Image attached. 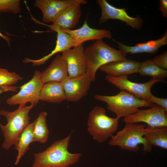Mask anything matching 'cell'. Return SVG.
I'll return each instance as SVG.
<instances>
[{
    "label": "cell",
    "instance_id": "19",
    "mask_svg": "<svg viewBox=\"0 0 167 167\" xmlns=\"http://www.w3.org/2000/svg\"><path fill=\"white\" fill-rule=\"evenodd\" d=\"M113 41L118 44L119 50L126 54L143 53L154 54L161 47L167 45V31L166 30L164 35L159 39L144 43H138L134 46L126 45L121 42Z\"/></svg>",
    "mask_w": 167,
    "mask_h": 167
},
{
    "label": "cell",
    "instance_id": "31",
    "mask_svg": "<svg viewBox=\"0 0 167 167\" xmlns=\"http://www.w3.org/2000/svg\"><path fill=\"white\" fill-rule=\"evenodd\" d=\"M0 37L2 38L3 39L5 40L8 43H9L10 41H11V39L10 38L7 36H5L3 34H2L0 32Z\"/></svg>",
    "mask_w": 167,
    "mask_h": 167
},
{
    "label": "cell",
    "instance_id": "30",
    "mask_svg": "<svg viewBox=\"0 0 167 167\" xmlns=\"http://www.w3.org/2000/svg\"><path fill=\"white\" fill-rule=\"evenodd\" d=\"M19 88L13 86H0V94L7 91L16 92Z\"/></svg>",
    "mask_w": 167,
    "mask_h": 167
},
{
    "label": "cell",
    "instance_id": "18",
    "mask_svg": "<svg viewBox=\"0 0 167 167\" xmlns=\"http://www.w3.org/2000/svg\"><path fill=\"white\" fill-rule=\"evenodd\" d=\"M56 32L57 34L56 45L54 49L50 53L38 59L33 60L26 58L23 62L25 63L31 62L33 66H40L45 64L47 60L55 54L79 46L72 37L69 34L60 31Z\"/></svg>",
    "mask_w": 167,
    "mask_h": 167
},
{
    "label": "cell",
    "instance_id": "22",
    "mask_svg": "<svg viewBox=\"0 0 167 167\" xmlns=\"http://www.w3.org/2000/svg\"><path fill=\"white\" fill-rule=\"evenodd\" d=\"M33 122L29 124L22 132L18 138L15 145L18 151L15 163L16 165L21 158L29 149L30 144L33 141Z\"/></svg>",
    "mask_w": 167,
    "mask_h": 167
},
{
    "label": "cell",
    "instance_id": "4",
    "mask_svg": "<svg viewBox=\"0 0 167 167\" xmlns=\"http://www.w3.org/2000/svg\"><path fill=\"white\" fill-rule=\"evenodd\" d=\"M94 98L105 103L107 109L115 114L116 117L119 119L136 113L140 107L151 108L155 105L123 90L113 96L96 95Z\"/></svg>",
    "mask_w": 167,
    "mask_h": 167
},
{
    "label": "cell",
    "instance_id": "6",
    "mask_svg": "<svg viewBox=\"0 0 167 167\" xmlns=\"http://www.w3.org/2000/svg\"><path fill=\"white\" fill-rule=\"evenodd\" d=\"M146 126L132 123H126L124 128L117 132L111 137L109 144L111 147L118 146L123 150L137 152L139 149V145L146 146L144 137Z\"/></svg>",
    "mask_w": 167,
    "mask_h": 167
},
{
    "label": "cell",
    "instance_id": "13",
    "mask_svg": "<svg viewBox=\"0 0 167 167\" xmlns=\"http://www.w3.org/2000/svg\"><path fill=\"white\" fill-rule=\"evenodd\" d=\"M76 3L66 8L58 16L51 25H48L36 20V22L50 28V31L71 30L77 25L81 15V5Z\"/></svg>",
    "mask_w": 167,
    "mask_h": 167
},
{
    "label": "cell",
    "instance_id": "17",
    "mask_svg": "<svg viewBox=\"0 0 167 167\" xmlns=\"http://www.w3.org/2000/svg\"><path fill=\"white\" fill-rule=\"evenodd\" d=\"M44 84L51 82H61L68 77L66 66L62 55H57L50 65L41 73Z\"/></svg>",
    "mask_w": 167,
    "mask_h": 167
},
{
    "label": "cell",
    "instance_id": "1",
    "mask_svg": "<svg viewBox=\"0 0 167 167\" xmlns=\"http://www.w3.org/2000/svg\"><path fill=\"white\" fill-rule=\"evenodd\" d=\"M71 137L70 134L55 141L44 151L34 154L31 167H68L76 163L82 154L68 151Z\"/></svg>",
    "mask_w": 167,
    "mask_h": 167
},
{
    "label": "cell",
    "instance_id": "14",
    "mask_svg": "<svg viewBox=\"0 0 167 167\" xmlns=\"http://www.w3.org/2000/svg\"><path fill=\"white\" fill-rule=\"evenodd\" d=\"M92 82L90 76L87 73L83 76L75 78L68 77L61 82L66 100L71 102L80 100L87 95Z\"/></svg>",
    "mask_w": 167,
    "mask_h": 167
},
{
    "label": "cell",
    "instance_id": "3",
    "mask_svg": "<svg viewBox=\"0 0 167 167\" xmlns=\"http://www.w3.org/2000/svg\"><path fill=\"white\" fill-rule=\"evenodd\" d=\"M34 107L31 104L29 106H19L17 109L12 112L4 110H0V115L4 116L7 123L2 125L0 122V128L4 136L2 147L8 150L15 144L18 138L25 128L30 124V111Z\"/></svg>",
    "mask_w": 167,
    "mask_h": 167
},
{
    "label": "cell",
    "instance_id": "11",
    "mask_svg": "<svg viewBox=\"0 0 167 167\" xmlns=\"http://www.w3.org/2000/svg\"><path fill=\"white\" fill-rule=\"evenodd\" d=\"M83 44L62 52L65 62L68 78L73 79L83 76L87 73V63Z\"/></svg>",
    "mask_w": 167,
    "mask_h": 167
},
{
    "label": "cell",
    "instance_id": "8",
    "mask_svg": "<svg viewBox=\"0 0 167 167\" xmlns=\"http://www.w3.org/2000/svg\"><path fill=\"white\" fill-rule=\"evenodd\" d=\"M128 78V76L117 77L107 75L105 79L121 90L125 91L140 99L147 101L152 94L151 92L152 86L158 82H161L152 78L146 82L139 83L132 82Z\"/></svg>",
    "mask_w": 167,
    "mask_h": 167
},
{
    "label": "cell",
    "instance_id": "26",
    "mask_svg": "<svg viewBox=\"0 0 167 167\" xmlns=\"http://www.w3.org/2000/svg\"><path fill=\"white\" fill-rule=\"evenodd\" d=\"M19 0H0V12H9L16 14L21 10Z\"/></svg>",
    "mask_w": 167,
    "mask_h": 167
},
{
    "label": "cell",
    "instance_id": "25",
    "mask_svg": "<svg viewBox=\"0 0 167 167\" xmlns=\"http://www.w3.org/2000/svg\"><path fill=\"white\" fill-rule=\"evenodd\" d=\"M22 79L15 72H10L6 69L0 68V86H13Z\"/></svg>",
    "mask_w": 167,
    "mask_h": 167
},
{
    "label": "cell",
    "instance_id": "9",
    "mask_svg": "<svg viewBox=\"0 0 167 167\" xmlns=\"http://www.w3.org/2000/svg\"><path fill=\"white\" fill-rule=\"evenodd\" d=\"M125 123L143 122L151 128L167 127V115L163 108L155 105L150 108L139 109L136 113L124 118Z\"/></svg>",
    "mask_w": 167,
    "mask_h": 167
},
{
    "label": "cell",
    "instance_id": "24",
    "mask_svg": "<svg viewBox=\"0 0 167 167\" xmlns=\"http://www.w3.org/2000/svg\"><path fill=\"white\" fill-rule=\"evenodd\" d=\"M139 73L141 75L148 76L152 79L163 82L167 76V71L156 64L152 60L148 59L140 62Z\"/></svg>",
    "mask_w": 167,
    "mask_h": 167
},
{
    "label": "cell",
    "instance_id": "7",
    "mask_svg": "<svg viewBox=\"0 0 167 167\" xmlns=\"http://www.w3.org/2000/svg\"><path fill=\"white\" fill-rule=\"evenodd\" d=\"M41 73L39 71L36 70L32 79L19 87V92L6 100V104L24 106L27 103L30 102L34 107L40 101V92L44 84Z\"/></svg>",
    "mask_w": 167,
    "mask_h": 167
},
{
    "label": "cell",
    "instance_id": "15",
    "mask_svg": "<svg viewBox=\"0 0 167 167\" xmlns=\"http://www.w3.org/2000/svg\"><path fill=\"white\" fill-rule=\"evenodd\" d=\"M58 31L63 32L70 35L78 46L88 41L101 40L104 38L111 39L112 38V34L110 31L105 29H98L91 28L88 24L87 20L84 21L81 27L78 29Z\"/></svg>",
    "mask_w": 167,
    "mask_h": 167
},
{
    "label": "cell",
    "instance_id": "20",
    "mask_svg": "<svg viewBox=\"0 0 167 167\" xmlns=\"http://www.w3.org/2000/svg\"><path fill=\"white\" fill-rule=\"evenodd\" d=\"M146 146L144 152H150L153 146L167 149V127L151 128L146 127L144 135Z\"/></svg>",
    "mask_w": 167,
    "mask_h": 167
},
{
    "label": "cell",
    "instance_id": "16",
    "mask_svg": "<svg viewBox=\"0 0 167 167\" xmlns=\"http://www.w3.org/2000/svg\"><path fill=\"white\" fill-rule=\"evenodd\" d=\"M140 64L138 61L126 58L108 63L99 68L111 76H127L128 75L138 73Z\"/></svg>",
    "mask_w": 167,
    "mask_h": 167
},
{
    "label": "cell",
    "instance_id": "5",
    "mask_svg": "<svg viewBox=\"0 0 167 167\" xmlns=\"http://www.w3.org/2000/svg\"><path fill=\"white\" fill-rule=\"evenodd\" d=\"M119 120L116 117L108 116L104 108L96 106L89 113L87 130L94 140L102 143L117 132Z\"/></svg>",
    "mask_w": 167,
    "mask_h": 167
},
{
    "label": "cell",
    "instance_id": "23",
    "mask_svg": "<svg viewBox=\"0 0 167 167\" xmlns=\"http://www.w3.org/2000/svg\"><path fill=\"white\" fill-rule=\"evenodd\" d=\"M47 115L45 111L40 112L37 118L33 122L34 142L45 143L48 139L49 132L46 122Z\"/></svg>",
    "mask_w": 167,
    "mask_h": 167
},
{
    "label": "cell",
    "instance_id": "28",
    "mask_svg": "<svg viewBox=\"0 0 167 167\" xmlns=\"http://www.w3.org/2000/svg\"><path fill=\"white\" fill-rule=\"evenodd\" d=\"M148 101L163 108L167 112V99L156 97L152 94L150 96Z\"/></svg>",
    "mask_w": 167,
    "mask_h": 167
},
{
    "label": "cell",
    "instance_id": "21",
    "mask_svg": "<svg viewBox=\"0 0 167 167\" xmlns=\"http://www.w3.org/2000/svg\"><path fill=\"white\" fill-rule=\"evenodd\" d=\"M39 100L58 103L66 100V95L61 83L51 82L44 84L40 92Z\"/></svg>",
    "mask_w": 167,
    "mask_h": 167
},
{
    "label": "cell",
    "instance_id": "2",
    "mask_svg": "<svg viewBox=\"0 0 167 167\" xmlns=\"http://www.w3.org/2000/svg\"><path fill=\"white\" fill-rule=\"evenodd\" d=\"M87 73L92 82L96 79L98 69L108 63L126 58V54L111 46L102 40L96 41L84 50Z\"/></svg>",
    "mask_w": 167,
    "mask_h": 167
},
{
    "label": "cell",
    "instance_id": "29",
    "mask_svg": "<svg viewBox=\"0 0 167 167\" xmlns=\"http://www.w3.org/2000/svg\"><path fill=\"white\" fill-rule=\"evenodd\" d=\"M159 9L162 16L165 18L167 17V0H160Z\"/></svg>",
    "mask_w": 167,
    "mask_h": 167
},
{
    "label": "cell",
    "instance_id": "27",
    "mask_svg": "<svg viewBox=\"0 0 167 167\" xmlns=\"http://www.w3.org/2000/svg\"><path fill=\"white\" fill-rule=\"evenodd\" d=\"M152 60L160 67L166 70L167 69V51L154 57Z\"/></svg>",
    "mask_w": 167,
    "mask_h": 167
},
{
    "label": "cell",
    "instance_id": "12",
    "mask_svg": "<svg viewBox=\"0 0 167 167\" xmlns=\"http://www.w3.org/2000/svg\"><path fill=\"white\" fill-rule=\"evenodd\" d=\"M85 0H36L34 6L41 11L43 23H52L64 9L73 5L80 3L85 4Z\"/></svg>",
    "mask_w": 167,
    "mask_h": 167
},
{
    "label": "cell",
    "instance_id": "10",
    "mask_svg": "<svg viewBox=\"0 0 167 167\" xmlns=\"http://www.w3.org/2000/svg\"><path fill=\"white\" fill-rule=\"evenodd\" d=\"M96 2L101 10V16L99 21V24L105 23L109 19L120 20L136 29H140L143 20L138 15L132 17L129 15L125 8H118L110 5L105 0H97Z\"/></svg>",
    "mask_w": 167,
    "mask_h": 167
}]
</instances>
